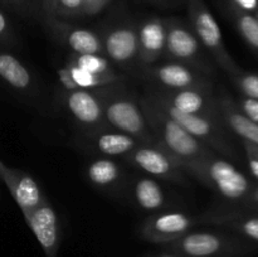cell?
<instances>
[{"instance_id":"cb8c5ba5","label":"cell","mask_w":258,"mask_h":257,"mask_svg":"<svg viewBox=\"0 0 258 257\" xmlns=\"http://www.w3.org/2000/svg\"><path fill=\"white\" fill-rule=\"evenodd\" d=\"M232 18L239 34L258 54V19L254 14L231 7Z\"/></svg>"},{"instance_id":"7a4b0ae2","label":"cell","mask_w":258,"mask_h":257,"mask_svg":"<svg viewBox=\"0 0 258 257\" xmlns=\"http://www.w3.org/2000/svg\"><path fill=\"white\" fill-rule=\"evenodd\" d=\"M185 174L196 178L199 183L208 186L227 201L242 202L246 204L253 184L237 169L231 161L219 158L216 153L206 158L180 165Z\"/></svg>"},{"instance_id":"ffe728a7","label":"cell","mask_w":258,"mask_h":257,"mask_svg":"<svg viewBox=\"0 0 258 257\" xmlns=\"http://www.w3.org/2000/svg\"><path fill=\"white\" fill-rule=\"evenodd\" d=\"M128 197L138 208L151 213L165 211L170 206V199L164 188L151 176H138L134 179L128 188Z\"/></svg>"},{"instance_id":"d4e9b609","label":"cell","mask_w":258,"mask_h":257,"mask_svg":"<svg viewBox=\"0 0 258 257\" xmlns=\"http://www.w3.org/2000/svg\"><path fill=\"white\" fill-rule=\"evenodd\" d=\"M45 17L68 19V18L83 17V0H50L47 7L43 8Z\"/></svg>"},{"instance_id":"ba28073f","label":"cell","mask_w":258,"mask_h":257,"mask_svg":"<svg viewBox=\"0 0 258 257\" xmlns=\"http://www.w3.org/2000/svg\"><path fill=\"white\" fill-rule=\"evenodd\" d=\"M125 159L131 165L154 179H163L180 185L189 184L186 174L178 161L159 144L140 143Z\"/></svg>"},{"instance_id":"7c38bea8","label":"cell","mask_w":258,"mask_h":257,"mask_svg":"<svg viewBox=\"0 0 258 257\" xmlns=\"http://www.w3.org/2000/svg\"><path fill=\"white\" fill-rule=\"evenodd\" d=\"M103 54L118 67H130L139 62L138 24L134 22H118L100 33Z\"/></svg>"},{"instance_id":"5bb4252c","label":"cell","mask_w":258,"mask_h":257,"mask_svg":"<svg viewBox=\"0 0 258 257\" xmlns=\"http://www.w3.org/2000/svg\"><path fill=\"white\" fill-rule=\"evenodd\" d=\"M23 216L42 247L45 257H58L62 242V229L59 217L50 202L25 212Z\"/></svg>"},{"instance_id":"83f0119b","label":"cell","mask_w":258,"mask_h":257,"mask_svg":"<svg viewBox=\"0 0 258 257\" xmlns=\"http://www.w3.org/2000/svg\"><path fill=\"white\" fill-rule=\"evenodd\" d=\"M242 144H243L244 150H246L249 170L258 181V146L246 140H242Z\"/></svg>"},{"instance_id":"d6a6232c","label":"cell","mask_w":258,"mask_h":257,"mask_svg":"<svg viewBox=\"0 0 258 257\" xmlns=\"http://www.w3.org/2000/svg\"><path fill=\"white\" fill-rule=\"evenodd\" d=\"M29 0H0V4L14 10H24Z\"/></svg>"},{"instance_id":"484cf974","label":"cell","mask_w":258,"mask_h":257,"mask_svg":"<svg viewBox=\"0 0 258 257\" xmlns=\"http://www.w3.org/2000/svg\"><path fill=\"white\" fill-rule=\"evenodd\" d=\"M232 81L246 97L258 100V75L256 73H247L239 71L236 75L231 76Z\"/></svg>"},{"instance_id":"4316f807","label":"cell","mask_w":258,"mask_h":257,"mask_svg":"<svg viewBox=\"0 0 258 257\" xmlns=\"http://www.w3.org/2000/svg\"><path fill=\"white\" fill-rule=\"evenodd\" d=\"M15 43V34L12 22L8 15L0 9V44H13Z\"/></svg>"},{"instance_id":"9a60e30c","label":"cell","mask_w":258,"mask_h":257,"mask_svg":"<svg viewBox=\"0 0 258 257\" xmlns=\"http://www.w3.org/2000/svg\"><path fill=\"white\" fill-rule=\"evenodd\" d=\"M45 25L55 39L75 54H103L100 33L70 24L63 19L45 17Z\"/></svg>"},{"instance_id":"8d00e7d4","label":"cell","mask_w":258,"mask_h":257,"mask_svg":"<svg viewBox=\"0 0 258 257\" xmlns=\"http://www.w3.org/2000/svg\"><path fill=\"white\" fill-rule=\"evenodd\" d=\"M49 2H50V0H40V3H42V7H43V8L47 7V4H48V3H49Z\"/></svg>"},{"instance_id":"d6986e66","label":"cell","mask_w":258,"mask_h":257,"mask_svg":"<svg viewBox=\"0 0 258 257\" xmlns=\"http://www.w3.org/2000/svg\"><path fill=\"white\" fill-rule=\"evenodd\" d=\"M87 180L98 190L106 193H118L125 186V171L112 158L97 156L86 166Z\"/></svg>"},{"instance_id":"836d02e7","label":"cell","mask_w":258,"mask_h":257,"mask_svg":"<svg viewBox=\"0 0 258 257\" xmlns=\"http://www.w3.org/2000/svg\"><path fill=\"white\" fill-rule=\"evenodd\" d=\"M247 206L254 207V208H258V185H253V189H252L251 194H249L248 199L246 202Z\"/></svg>"},{"instance_id":"e0dca14e","label":"cell","mask_w":258,"mask_h":257,"mask_svg":"<svg viewBox=\"0 0 258 257\" xmlns=\"http://www.w3.org/2000/svg\"><path fill=\"white\" fill-rule=\"evenodd\" d=\"M166 44L165 18L151 15L138 23L139 63L144 67L156 65L164 55Z\"/></svg>"},{"instance_id":"f546056e","label":"cell","mask_w":258,"mask_h":257,"mask_svg":"<svg viewBox=\"0 0 258 257\" xmlns=\"http://www.w3.org/2000/svg\"><path fill=\"white\" fill-rule=\"evenodd\" d=\"M58 80H59L60 86H62L63 91H75L78 90V87L76 86L75 81H73L72 76H71L70 68H68L67 65L62 66L60 68H58L57 71Z\"/></svg>"},{"instance_id":"3957f363","label":"cell","mask_w":258,"mask_h":257,"mask_svg":"<svg viewBox=\"0 0 258 257\" xmlns=\"http://www.w3.org/2000/svg\"><path fill=\"white\" fill-rule=\"evenodd\" d=\"M97 93L110 127L133 136L141 144H156L139 100L126 93L120 85L100 88Z\"/></svg>"},{"instance_id":"603a6c76","label":"cell","mask_w":258,"mask_h":257,"mask_svg":"<svg viewBox=\"0 0 258 257\" xmlns=\"http://www.w3.org/2000/svg\"><path fill=\"white\" fill-rule=\"evenodd\" d=\"M67 62L85 72L108 78L116 83H120L123 78L116 71V66L105 54H75V53H71Z\"/></svg>"},{"instance_id":"7402d4cb","label":"cell","mask_w":258,"mask_h":257,"mask_svg":"<svg viewBox=\"0 0 258 257\" xmlns=\"http://www.w3.org/2000/svg\"><path fill=\"white\" fill-rule=\"evenodd\" d=\"M219 111L224 126L233 131L241 140L249 141L258 146V125L252 121L243 111L239 108L238 103L226 92L222 91L218 96Z\"/></svg>"},{"instance_id":"30bf717a","label":"cell","mask_w":258,"mask_h":257,"mask_svg":"<svg viewBox=\"0 0 258 257\" xmlns=\"http://www.w3.org/2000/svg\"><path fill=\"white\" fill-rule=\"evenodd\" d=\"M144 73L158 90L176 91L188 90V88L213 90L211 77L203 75L190 66L173 62V60H166L161 65L146 66Z\"/></svg>"},{"instance_id":"5b68a950","label":"cell","mask_w":258,"mask_h":257,"mask_svg":"<svg viewBox=\"0 0 258 257\" xmlns=\"http://www.w3.org/2000/svg\"><path fill=\"white\" fill-rule=\"evenodd\" d=\"M189 22L197 38L217 65L229 76L241 71L227 50L221 27L204 0H188Z\"/></svg>"},{"instance_id":"f35d334b","label":"cell","mask_w":258,"mask_h":257,"mask_svg":"<svg viewBox=\"0 0 258 257\" xmlns=\"http://www.w3.org/2000/svg\"><path fill=\"white\" fill-rule=\"evenodd\" d=\"M254 13H256V14H254V15H256V17H257V19H258V9H257L256 12H254Z\"/></svg>"},{"instance_id":"44dd1931","label":"cell","mask_w":258,"mask_h":257,"mask_svg":"<svg viewBox=\"0 0 258 257\" xmlns=\"http://www.w3.org/2000/svg\"><path fill=\"white\" fill-rule=\"evenodd\" d=\"M0 80L22 95H33L37 91V81L30 68L7 50H0Z\"/></svg>"},{"instance_id":"6da1fadb","label":"cell","mask_w":258,"mask_h":257,"mask_svg":"<svg viewBox=\"0 0 258 257\" xmlns=\"http://www.w3.org/2000/svg\"><path fill=\"white\" fill-rule=\"evenodd\" d=\"M139 102L156 144L168 151L178 161L179 165L199 160L214 153L202 141L189 134L175 120L156 107L155 103L148 96L139 98Z\"/></svg>"},{"instance_id":"4dcf8cb0","label":"cell","mask_w":258,"mask_h":257,"mask_svg":"<svg viewBox=\"0 0 258 257\" xmlns=\"http://www.w3.org/2000/svg\"><path fill=\"white\" fill-rule=\"evenodd\" d=\"M111 2L112 0H83V13L85 15L98 14Z\"/></svg>"},{"instance_id":"f1b7e54d","label":"cell","mask_w":258,"mask_h":257,"mask_svg":"<svg viewBox=\"0 0 258 257\" xmlns=\"http://www.w3.org/2000/svg\"><path fill=\"white\" fill-rule=\"evenodd\" d=\"M239 108L258 125V100L242 96L238 102Z\"/></svg>"},{"instance_id":"74e56055","label":"cell","mask_w":258,"mask_h":257,"mask_svg":"<svg viewBox=\"0 0 258 257\" xmlns=\"http://www.w3.org/2000/svg\"><path fill=\"white\" fill-rule=\"evenodd\" d=\"M3 165H4V163H3V161L2 160H0V168H2V166Z\"/></svg>"},{"instance_id":"9c48e42d","label":"cell","mask_w":258,"mask_h":257,"mask_svg":"<svg viewBox=\"0 0 258 257\" xmlns=\"http://www.w3.org/2000/svg\"><path fill=\"white\" fill-rule=\"evenodd\" d=\"M163 248L184 257H231L238 253L241 246L226 234L193 229Z\"/></svg>"},{"instance_id":"8992f818","label":"cell","mask_w":258,"mask_h":257,"mask_svg":"<svg viewBox=\"0 0 258 257\" xmlns=\"http://www.w3.org/2000/svg\"><path fill=\"white\" fill-rule=\"evenodd\" d=\"M158 108H160L164 113L175 120L179 125L183 126L189 134L198 139L199 141L208 146L214 153H221L228 158H236L237 154L233 145L229 141L226 133V126L223 121L217 120V118L208 117V116L202 115H190V113H184L178 111L176 108L151 97L146 93Z\"/></svg>"},{"instance_id":"8fae6325","label":"cell","mask_w":258,"mask_h":257,"mask_svg":"<svg viewBox=\"0 0 258 257\" xmlns=\"http://www.w3.org/2000/svg\"><path fill=\"white\" fill-rule=\"evenodd\" d=\"M148 95L178 111L190 115H202L222 120L219 111V101L214 96L213 90L204 88H188V90L164 91L153 88L149 90Z\"/></svg>"},{"instance_id":"ac0fdd59","label":"cell","mask_w":258,"mask_h":257,"mask_svg":"<svg viewBox=\"0 0 258 257\" xmlns=\"http://www.w3.org/2000/svg\"><path fill=\"white\" fill-rule=\"evenodd\" d=\"M85 140L93 153L106 158H126L140 144L133 136L115 130L110 126L85 134Z\"/></svg>"},{"instance_id":"1f68e13d","label":"cell","mask_w":258,"mask_h":257,"mask_svg":"<svg viewBox=\"0 0 258 257\" xmlns=\"http://www.w3.org/2000/svg\"><path fill=\"white\" fill-rule=\"evenodd\" d=\"M231 7L237 8L243 12L253 13L258 9V0H229Z\"/></svg>"},{"instance_id":"4fadbf2b","label":"cell","mask_w":258,"mask_h":257,"mask_svg":"<svg viewBox=\"0 0 258 257\" xmlns=\"http://www.w3.org/2000/svg\"><path fill=\"white\" fill-rule=\"evenodd\" d=\"M62 101L68 115L82 128L83 134L93 133L108 126L103 115L102 100L97 91L81 88L63 91Z\"/></svg>"},{"instance_id":"52a82bcc","label":"cell","mask_w":258,"mask_h":257,"mask_svg":"<svg viewBox=\"0 0 258 257\" xmlns=\"http://www.w3.org/2000/svg\"><path fill=\"white\" fill-rule=\"evenodd\" d=\"M206 223V216L186 213L183 211H165L150 214L141 224L139 233L146 242L154 244H165L176 241L188 232L193 231L198 224Z\"/></svg>"},{"instance_id":"2e32d148","label":"cell","mask_w":258,"mask_h":257,"mask_svg":"<svg viewBox=\"0 0 258 257\" xmlns=\"http://www.w3.org/2000/svg\"><path fill=\"white\" fill-rule=\"evenodd\" d=\"M0 179L4 181L22 213L29 212L49 202L39 183L27 171L9 168L4 164L0 168Z\"/></svg>"},{"instance_id":"277c9868","label":"cell","mask_w":258,"mask_h":257,"mask_svg":"<svg viewBox=\"0 0 258 257\" xmlns=\"http://www.w3.org/2000/svg\"><path fill=\"white\" fill-rule=\"evenodd\" d=\"M165 22L166 44L163 57L166 60L190 66L211 77L214 73L213 66L190 25L176 17L165 18Z\"/></svg>"},{"instance_id":"e575fe53","label":"cell","mask_w":258,"mask_h":257,"mask_svg":"<svg viewBox=\"0 0 258 257\" xmlns=\"http://www.w3.org/2000/svg\"><path fill=\"white\" fill-rule=\"evenodd\" d=\"M148 257H184V256H181V254L179 253H175V252L168 251V249H164L163 252H158V253L150 254V256Z\"/></svg>"},{"instance_id":"d590c367","label":"cell","mask_w":258,"mask_h":257,"mask_svg":"<svg viewBox=\"0 0 258 257\" xmlns=\"http://www.w3.org/2000/svg\"><path fill=\"white\" fill-rule=\"evenodd\" d=\"M148 2L153 3V4H158V5H170L171 3L178 2V0H148Z\"/></svg>"}]
</instances>
